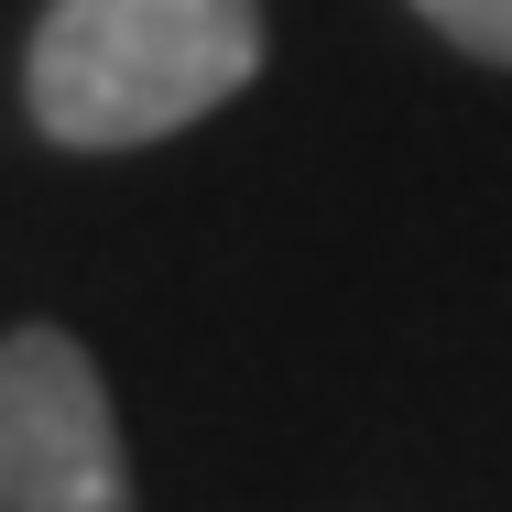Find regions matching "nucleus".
<instances>
[{"mask_svg": "<svg viewBox=\"0 0 512 512\" xmlns=\"http://www.w3.org/2000/svg\"><path fill=\"white\" fill-rule=\"evenodd\" d=\"M262 0H55L33 33V120L66 153H131L240 99Z\"/></svg>", "mask_w": 512, "mask_h": 512, "instance_id": "1", "label": "nucleus"}, {"mask_svg": "<svg viewBox=\"0 0 512 512\" xmlns=\"http://www.w3.org/2000/svg\"><path fill=\"white\" fill-rule=\"evenodd\" d=\"M458 55H491V66H512V0H414Z\"/></svg>", "mask_w": 512, "mask_h": 512, "instance_id": "3", "label": "nucleus"}, {"mask_svg": "<svg viewBox=\"0 0 512 512\" xmlns=\"http://www.w3.org/2000/svg\"><path fill=\"white\" fill-rule=\"evenodd\" d=\"M0 512H131L109 382L66 327L0 338Z\"/></svg>", "mask_w": 512, "mask_h": 512, "instance_id": "2", "label": "nucleus"}]
</instances>
